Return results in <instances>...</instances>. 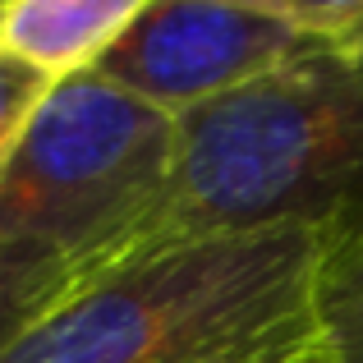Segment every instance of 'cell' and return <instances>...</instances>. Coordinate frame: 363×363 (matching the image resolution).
I'll use <instances>...</instances> for the list:
<instances>
[{
	"instance_id": "30bf717a",
	"label": "cell",
	"mask_w": 363,
	"mask_h": 363,
	"mask_svg": "<svg viewBox=\"0 0 363 363\" xmlns=\"http://www.w3.org/2000/svg\"><path fill=\"white\" fill-rule=\"evenodd\" d=\"M294 363H336V354H331V340L322 350H313V354H303V359H294Z\"/></svg>"
},
{
	"instance_id": "5b68a950",
	"label": "cell",
	"mask_w": 363,
	"mask_h": 363,
	"mask_svg": "<svg viewBox=\"0 0 363 363\" xmlns=\"http://www.w3.org/2000/svg\"><path fill=\"white\" fill-rule=\"evenodd\" d=\"M147 0H5L0 51L33 65L51 83L79 79L101 65Z\"/></svg>"
},
{
	"instance_id": "7a4b0ae2",
	"label": "cell",
	"mask_w": 363,
	"mask_h": 363,
	"mask_svg": "<svg viewBox=\"0 0 363 363\" xmlns=\"http://www.w3.org/2000/svg\"><path fill=\"white\" fill-rule=\"evenodd\" d=\"M363 225V51L313 42L272 74L175 116L152 240Z\"/></svg>"
},
{
	"instance_id": "ba28073f",
	"label": "cell",
	"mask_w": 363,
	"mask_h": 363,
	"mask_svg": "<svg viewBox=\"0 0 363 363\" xmlns=\"http://www.w3.org/2000/svg\"><path fill=\"white\" fill-rule=\"evenodd\" d=\"M363 313V225L336 244L327 262V318Z\"/></svg>"
},
{
	"instance_id": "8fae6325",
	"label": "cell",
	"mask_w": 363,
	"mask_h": 363,
	"mask_svg": "<svg viewBox=\"0 0 363 363\" xmlns=\"http://www.w3.org/2000/svg\"><path fill=\"white\" fill-rule=\"evenodd\" d=\"M0 5H5V0H0Z\"/></svg>"
},
{
	"instance_id": "52a82bcc",
	"label": "cell",
	"mask_w": 363,
	"mask_h": 363,
	"mask_svg": "<svg viewBox=\"0 0 363 363\" xmlns=\"http://www.w3.org/2000/svg\"><path fill=\"white\" fill-rule=\"evenodd\" d=\"M55 83L46 74H37L33 65L14 60L9 51H0V170L14 161L18 143L28 138L37 111L46 106Z\"/></svg>"
},
{
	"instance_id": "8992f818",
	"label": "cell",
	"mask_w": 363,
	"mask_h": 363,
	"mask_svg": "<svg viewBox=\"0 0 363 363\" xmlns=\"http://www.w3.org/2000/svg\"><path fill=\"white\" fill-rule=\"evenodd\" d=\"M88 272L65 262H33V257H0V359L55 308L65 303Z\"/></svg>"
},
{
	"instance_id": "9c48e42d",
	"label": "cell",
	"mask_w": 363,
	"mask_h": 363,
	"mask_svg": "<svg viewBox=\"0 0 363 363\" xmlns=\"http://www.w3.org/2000/svg\"><path fill=\"white\" fill-rule=\"evenodd\" d=\"M327 340H331L336 363H363V313L327 318Z\"/></svg>"
},
{
	"instance_id": "277c9868",
	"label": "cell",
	"mask_w": 363,
	"mask_h": 363,
	"mask_svg": "<svg viewBox=\"0 0 363 363\" xmlns=\"http://www.w3.org/2000/svg\"><path fill=\"white\" fill-rule=\"evenodd\" d=\"M313 46L267 0H147L92 74L184 116Z\"/></svg>"
},
{
	"instance_id": "6da1fadb",
	"label": "cell",
	"mask_w": 363,
	"mask_h": 363,
	"mask_svg": "<svg viewBox=\"0 0 363 363\" xmlns=\"http://www.w3.org/2000/svg\"><path fill=\"white\" fill-rule=\"evenodd\" d=\"M322 230L157 240L83 276L0 363H294L327 345Z\"/></svg>"
},
{
	"instance_id": "3957f363",
	"label": "cell",
	"mask_w": 363,
	"mask_h": 363,
	"mask_svg": "<svg viewBox=\"0 0 363 363\" xmlns=\"http://www.w3.org/2000/svg\"><path fill=\"white\" fill-rule=\"evenodd\" d=\"M175 170V116L97 74L51 88L0 170V257L101 272L152 240Z\"/></svg>"
}]
</instances>
